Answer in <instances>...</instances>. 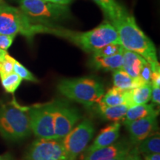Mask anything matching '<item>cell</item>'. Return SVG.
<instances>
[{
	"instance_id": "f546056e",
	"label": "cell",
	"mask_w": 160,
	"mask_h": 160,
	"mask_svg": "<svg viewBox=\"0 0 160 160\" xmlns=\"http://www.w3.org/2000/svg\"><path fill=\"white\" fill-rule=\"evenodd\" d=\"M151 85L160 87V69L152 71Z\"/></svg>"
},
{
	"instance_id": "7c38bea8",
	"label": "cell",
	"mask_w": 160,
	"mask_h": 160,
	"mask_svg": "<svg viewBox=\"0 0 160 160\" xmlns=\"http://www.w3.org/2000/svg\"><path fill=\"white\" fill-rule=\"evenodd\" d=\"M120 128L121 124L119 122H114L113 124L108 125L102 130L93 144L85 151V153H91L96 150L107 147L116 142L119 137Z\"/></svg>"
},
{
	"instance_id": "8fae6325",
	"label": "cell",
	"mask_w": 160,
	"mask_h": 160,
	"mask_svg": "<svg viewBox=\"0 0 160 160\" xmlns=\"http://www.w3.org/2000/svg\"><path fill=\"white\" fill-rule=\"evenodd\" d=\"M157 116H150L139 119L124 121L132 142L139 144L157 131Z\"/></svg>"
},
{
	"instance_id": "f1b7e54d",
	"label": "cell",
	"mask_w": 160,
	"mask_h": 160,
	"mask_svg": "<svg viewBox=\"0 0 160 160\" xmlns=\"http://www.w3.org/2000/svg\"><path fill=\"white\" fill-rule=\"evenodd\" d=\"M151 99L153 103L159 105L160 104V87L152 85Z\"/></svg>"
},
{
	"instance_id": "cb8c5ba5",
	"label": "cell",
	"mask_w": 160,
	"mask_h": 160,
	"mask_svg": "<svg viewBox=\"0 0 160 160\" xmlns=\"http://www.w3.org/2000/svg\"><path fill=\"white\" fill-rule=\"evenodd\" d=\"M122 50L123 47L120 44L110 43L93 53V55L99 56V57H110V56H113L120 53L122 51Z\"/></svg>"
},
{
	"instance_id": "d4e9b609",
	"label": "cell",
	"mask_w": 160,
	"mask_h": 160,
	"mask_svg": "<svg viewBox=\"0 0 160 160\" xmlns=\"http://www.w3.org/2000/svg\"><path fill=\"white\" fill-rule=\"evenodd\" d=\"M13 72L17 73L19 77H21L22 80L24 79L32 82H38V79L33 76V73L17 60H15L13 64Z\"/></svg>"
},
{
	"instance_id": "603a6c76",
	"label": "cell",
	"mask_w": 160,
	"mask_h": 160,
	"mask_svg": "<svg viewBox=\"0 0 160 160\" xmlns=\"http://www.w3.org/2000/svg\"><path fill=\"white\" fill-rule=\"evenodd\" d=\"M0 79L4 90L8 93H14L22 81L21 77H19L14 72L0 77Z\"/></svg>"
},
{
	"instance_id": "4fadbf2b",
	"label": "cell",
	"mask_w": 160,
	"mask_h": 160,
	"mask_svg": "<svg viewBox=\"0 0 160 160\" xmlns=\"http://www.w3.org/2000/svg\"><path fill=\"white\" fill-rule=\"evenodd\" d=\"M131 149L128 144L124 142H114L107 147L102 148L91 153H85L82 160H109L122 152Z\"/></svg>"
},
{
	"instance_id": "d590c367",
	"label": "cell",
	"mask_w": 160,
	"mask_h": 160,
	"mask_svg": "<svg viewBox=\"0 0 160 160\" xmlns=\"http://www.w3.org/2000/svg\"><path fill=\"white\" fill-rule=\"evenodd\" d=\"M0 160H13V157L9 153H6L4 155H0Z\"/></svg>"
},
{
	"instance_id": "e575fe53",
	"label": "cell",
	"mask_w": 160,
	"mask_h": 160,
	"mask_svg": "<svg viewBox=\"0 0 160 160\" xmlns=\"http://www.w3.org/2000/svg\"><path fill=\"white\" fill-rule=\"evenodd\" d=\"M7 54H8L7 51H4L2 49H0V65H1L2 62L3 60L5 59V58Z\"/></svg>"
},
{
	"instance_id": "5bb4252c",
	"label": "cell",
	"mask_w": 160,
	"mask_h": 160,
	"mask_svg": "<svg viewBox=\"0 0 160 160\" xmlns=\"http://www.w3.org/2000/svg\"><path fill=\"white\" fill-rule=\"evenodd\" d=\"M122 57V69H123L131 77L139 79L141 70L147 61L138 53L126 50L124 48Z\"/></svg>"
},
{
	"instance_id": "9c48e42d",
	"label": "cell",
	"mask_w": 160,
	"mask_h": 160,
	"mask_svg": "<svg viewBox=\"0 0 160 160\" xmlns=\"http://www.w3.org/2000/svg\"><path fill=\"white\" fill-rule=\"evenodd\" d=\"M81 118L79 110L62 100L53 101V124L56 139H62Z\"/></svg>"
},
{
	"instance_id": "83f0119b",
	"label": "cell",
	"mask_w": 160,
	"mask_h": 160,
	"mask_svg": "<svg viewBox=\"0 0 160 160\" xmlns=\"http://www.w3.org/2000/svg\"><path fill=\"white\" fill-rule=\"evenodd\" d=\"M15 37L13 36L4 35L0 33V49L7 51V50L11 47Z\"/></svg>"
},
{
	"instance_id": "ffe728a7",
	"label": "cell",
	"mask_w": 160,
	"mask_h": 160,
	"mask_svg": "<svg viewBox=\"0 0 160 160\" xmlns=\"http://www.w3.org/2000/svg\"><path fill=\"white\" fill-rule=\"evenodd\" d=\"M93 1L102 9L106 17L111 21V23L115 22L127 13V11L119 5L116 0H93Z\"/></svg>"
},
{
	"instance_id": "6da1fadb",
	"label": "cell",
	"mask_w": 160,
	"mask_h": 160,
	"mask_svg": "<svg viewBox=\"0 0 160 160\" xmlns=\"http://www.w3.org/2000/svg\"><path fill=\"white\" fill-rule=\"evenodd\" d=\"M111 24L117 30L124 48L142 56L151 65L152 71L160 69L154 44L139 28L133 16L127 12Z\"/></svg>"
},
{
	"instance_id": "7402d4cb",
	"label": "cell",
	"mask_w": 160,
	"mask_h": 160,
	"mask_svg": "<svg viewBox=\"0 0 160 160\" xmlns=\"http://www.w3.org/2000/svg\"><path fill=\"white\" fill-rule=\"evenodd\" d=\"M139 152L143 154L148 153H160V137L159 133L151 134L149 137L139 143L137 148Z\"/></svg>"
},
{
	"instance_id": "7a4b0ae2",
	"label": "cell",
	"mask_w": 160,
	"mask_h": 160,
	"mask_svg": "<svg viewBox=\"0 0 160 160\" xmlns=\"http://www.w3.org/2000/svg\"><path fill=\"white\" fill-rule=\"evenodd\" d=\"M44 33H51L65 38L85 51L91 53H94L110 43L120 44L117 30L108 22H105L91 31L86 32H75L54 28L51 25H45Z\"/></svg>"
},
{
	"instance_id": "ac0fdd59",
	"label": "cell",
	"mask_w": 160,
	"mask_h": 160,
	"mask_svg": "<svg viewBox=\"0 0 160 160\" xmlns=\"http://www.w3.org/2000/svg\"><path fill=\"white\" fill-rule=\"evenodd\" d=\"M97 111L99 115L104 119L113 122H119V120L124 119L129 108L126 104L117 106H106L97 103Z\"/></svg>"
},
{
	"instance_id": "d6a6232c",
	"label": "cell",
	"mask_w": 160,
	"mask_h": 160,
	"mask_svg": "<svg viewBox=\"0 0 160 160\" xmlns=\"http://www.w3.org/2000/svg\"><path fill=\"white\" fill-rule=\"evenodd\" d=\"M145 160H160L159 153H148V154H144Z\"/></svg>"
},
{
	"instance_id": "277c9868",
	"label": "cell",
	"mask_w": 160,
	"mask_h": 160,
	"mask_svg": "<svg viewBox=\"0 0 160 160\" xmlns=\"http://www.w3.org/2000/svg\"><path fill=\"white\" fill-rule=\"evenodd\" d=\"M57 89L64 97L88 108L99 102L105 93L102 84L92 77L62 79Z\"/></svg>"
},
{
	"instance_id": "4316f807",
	"label": "cell",
	"mask_w": 160,
	"mask_h": 160,
	"mask_svg": "<svg viewBox=\"0 0 160 160\" xmlns=\"http://www.w3.org/2000/svg\"><path fill=\"white\" fill-rule=\"evenodd\" d=\"M151 74L152 68L150 63L146 62V63L143 65L142 68L140 72L139 77V80L142 85H146V84H151Z\"/></svg>"
},
{
	"instance_id": "484cf974",
	"label": "cell",
	"mask_w": 160,
	"mask_h": 160,
	"mask_svg": "<svg viewBox=\"0 0 160 160\" xmlns=\"http://www.w3.org/2000/svg\"><path fill=\"white\" fill-rule=\"evenodd\" d=\"M15 59L11 57L8 53L6 55L5 59L0 65V77L8 75L13 72V64H14Z\"/></svg>"
},
{
	"instance_id": "30bf717a",
	"label": "cell",
	"mask_w": 160,
	"mask_h": 160,
	"mask_svg": "<svg viewBox=\"0 0 160 160\" xmlns=\"http://www.w3.org/2000/svg\"><path fill=\"white\" fill-rule=\"evenodd\" d=\"M25 160H68L62 140L38 138L32 142Z\"/></svg>"
},
{
	"instance_id": "ba28073f",
	"label": "cell",
	"mask_w": 160,
	"mask_h": 160,
	"mask_svg": "<svg viewBox=\"0 0 160 160\" xmlns=\"http://www.w3.org/2000/svg\"><path fill=\"white\" fill-rule=\"evenodd\" d=\"M94 131L93 122L86 119L61 139L68 160H77L78 157L85 151L86 147L93 138Z\"/></svg>"
},
{
	"instance_id": "5b68a950",
	"label": "cell",
	"mask_w": 160,
	"mask_h": 160,
	"mask_svg": "<svg viewBox=\"0 0 160 160\" xmlns=\"http://www.w3.org/2000/svg\"><path fill=\"white\" fill-rule=\"evenodd\" d=\"M44 25L32 22L20 9L3 3L0 6V33L16 37L21 34L31 39L43 33Z\"/></svg>"
},
{
	"instance_id": "9a60e30c",
	"label": "cell",
	"mask_w": 160,
	"mask_h": 160,
	"mask_svg": "<svg viewBox=\"0 0 160 160\" xmlns=\"http://www.w3.org/2000/svg\"><path fill=\"white\" fill-rule=\"evenodd\" d=\"M151 84H146L125 91V104L128 107L146 104L151 100Z\"/></svg>"
},
{
	"instance_id": "52a82bcc",
	"label": "cell",
	"mask_w": 160,
	"mask_h": 160,
	"mask_svg": "<svg viewBox=\"0 0 160 160\" xmlns=\"http://www.w3.org/2000/svg\"><path fill=\"white\" fill-rule=\"evenodd\" d=\"M32 133L37 138L55 139L53 102L28 107Z\"/></svg>"
},
{
	"instance_id": "8992f818",
	"label": "cell",
	"mask_w": 160,
	"mask_h": 160,
	"mask_svg": "<svg viewBox=\"0 0 160 160\" xmlns=\"http://www.w3.org/2000/svg\"><path fill=\"white\" fill-rule=\"evenodd\" d=\"M20 10L32 22L51 25L69 17L67 5H62L43 0H19Z\"/></svg>"
},
{
	"instance_id": "1f68e13d",
	"label": "cell",
	"mask_w": 160,
	"mask_h": 160,
	"mask_svg": "<svg viewBox=\"0 0 160 160\" xmlns=\"http://www.w3.org/2000/svg\"><path fill=\"white\" fill-rule=\"evenodd\" d=\"M139 152L138 151L137 148H134L131 150L129 153V157L128 160H139L140 157L139 156Z\"/></svg>"
},
{
	"instance_id": "e0dca14e",
	"label": "cell",
	"mask_w": 160,
	"mask_h": 160,
	"mask_svg": "<svg viewBox=\"0 0 160 160\" xmlns=\"http://www.w3.org/2000/svg\"><path fill=\"white\" fill-rule=\"evenodd\" d=\"M159 109H157L153 104H142L129 107L126 112L124 121L139 119L150 116H158Z\"/></svg>"
},
{
	"instance_id": "44dd1931",
	"label": "cell",
	"mask_w": 160,
	"mask_h": 160,
	"mask_svg": "<svg viewBox=\"0 0 160 160\" xmlns=\"http://www.w3.org/2000/svg\"><path fill=\"white\" fill-rule=\"evenodd\" d=\"M98 103L106 106H117L125 104V91L113 86L104 93L103 97Z\"/></svg>"
},
{
	"instance_id": "f35d334b",
	"label": "cell",
	"mask_w": 160,
	"mask_h": 160,
	"mask_svg": "<svg viewBox=\"0 0 160 160\" xmlns=\"http://www.w3.org/2000/svg\"><path fill=\"white\" fill-rule=\"evenodd\" d=\"M139 160H142V159H141V158H140V159H139Z\"/></svg>"
},
{
	"instance_id": "74e56055",
	"label": "cell",
	"mask_w": 160,
	"mask_h": 160,
	"mask_svg": "<svg viewBox=\"0 0 160 160\" xmlns=\"http://www.w3.org/2000/svg\"><path fill=\"white\" fill-rule=\"evenodd\" d=\"M43 1H48V0H43Z\"/></svg>"
},
{
	"instance_id": "2e32d148",
	"label": "cell",
	"mask_w": 160,
	"mask_h": 160,
	"mask_svg": "<svg viewBox=\"0 0 160 160\" xmlns=\"http://www.w3.org/2000/svg\"><path fill=\"white\" fill-rule=\"evenodd\" d=\"M122 51L110 57H99L93 55L91 59V65L93 68L97 70L114 71L122 68Z\"/></svg>"
},
{
	"instance_id": "836d02e7",
	"label": "cell",
	"mask_w": 160,
	"mask_h": 160,
	"mask_svg": "<svg viewBox=\"0 0 160 160\" xmlns=\"http://www.w3.org/2000/svg\"><path fill=\"white\" fill-rule=\"evenodd\" d=\"M73 0H48V2H51L58 4V5H67L71 2Z\"/></svg>"
},
{
	"instance_id": "d6986e66",
	"label": "cell",
	"mask_w": 160,
	"mask_h": 160,
	"mask_svg": "<svg viewBox=\"0 0 160 160\" xmlns=\"http://www.w3.org/2000/svg\"><path fill=\"white\" fill-rule=\"evenodd\" d=\"M113 82L114 87L124 91L142 85L139 79L131 77L122 68L113 71Z\"/></svg>"
},
{
	"instance_id": "3957f363",
	"label": "cell",
	"mask_w": 160,
	"mask_h": 160,
	"mask_svg": "<svg viewBox=\"0 0 160 160\" xmlns=\"http://www.w3.org/2000/svg\"><path fill=\"white\" fill-rule=\"evenodd\" d=\"M31 133L28 107H22L16 100L0 102V135L3 139L17 142Z\"/></svg>"
},
{
	"instance_id": "8d00e7d4",
	"label": "cell",
	"mask_w": 160,
	"mask_h": 160,
	"mask_svg": "<svg viewBox=\"0 0 160 160\" xmlns=\"http://www.w3.org/2000/svg\"><path fill=\"white\" fill-rule=\"evenodd\" d=\"M3 3H4V1H3V0H0V6H1L2 5Z\"/></svg>"
},
{
	"instance_id": "4dcf8cb0",
	"label": "cell",
	"mask_w": 160,
	"mask_h": 160,
	"mask_svg": "<svg viewBox=\"0 0 160 160\" xmlns=\"http://www.w3.org/2000/svg\"><path fill=\"white\" fill-rule=\"evenodd\" d=\"M131 150H130V151L122 152V153H119V155H117V157L112 158V159H109V160H128V157H129V153H130V151H131Z\"/></svg>"
}]
</instances>
